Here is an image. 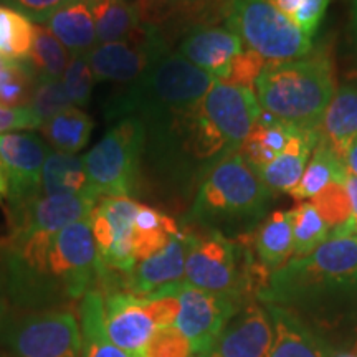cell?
Instances as JSON below:
<instances>
[{
	"mask_svg": "<svg viewBox=\"0 0 357 357\" xmlns=\"http://www.w3.org/2000/svg\"><path fill=\"white\" fill-rule=\"evenodd\" d=\"M83 2H89V0H83Z\"/></svg>",
	"mask_w": 357,
	"mask_h": 357,
	"instance_id": "obj_51",
	"label": "cell"
},
{
	"mask_svg": "<svg viewBox=\"0 0 357 357\" xmlns=\"http://www.w3.org/2000/svg\"><path fill=\"white\" fill-rule=\"evenodd\" d=\"M71 101L66 95L61 79H42L37 82L29 108L37 114L42 123H47L53 116L71 108Z\"/></svg>",
	"mask_w": 357,
	"mask_h": 357,
	"instance_id": "obj_36",
	"label": "cell"
},
{
	"mask_svg": "<svg viewBox=\"0 0 357 357\" xmlns=\"http://www.w3.org/2000/svg\"><path fill=\"white\" fill-rule=\"evenodd\" d=\"M349 29L352 45L357 52V0H349Z\"/></svg>",
	"mask_w": 357,
	"mask_h": 357,
	"instance_id": "obj_45",
	"label": "cell"
},
{
	"mask_svg": "<svg viewBox=\"0 0 357 357\" xmlns=\"http://www.w3.org/2000/svg\"><path fill=\"white\" fill-rule=\"evenodd\" d=\"M287 17L312 38L323 24L329 0H273Z\"/></svg>",
	"mask_w": 357,
	"mask_h": 357,
	"instance_id": "obj_38",
	"label": "cell"
},
{
	"mask_svg": "<svg viewBox=\"0 0 357 357\" xmlns=\"http://www.w3.org/2000/svg\"><path fill=\"white\" fill-rule=\"evenodd\" d=\"M337 357H356V356H352V354H341V356H337Z\"/></svg>",
	"mask_w": 357,
	"mask_h": 357,
	"instance_id": "obj_50",
	"label": "cell"
},
{
	"mask_svg": "<svg viewBox=\"0 0 357 357\" xmlns=\"http://www.w3.org/2000/svg\"><path fill=\"white\" fill-rule=\"evenodd\" d=\"M265 306L273 324L270 357H333L328 342L300 314L283 306Z\"/></svg>",
	"mask_w": 357,
	"mask_h": 357,
	"instance_id": "obj_19",
	"label": "cell"
},
{
	"mask_svg": "<svg viewBox=\"0 0 357 357\" xmlns=\"http://www.w3.org/2000/svg\"><path fill=\"white\" fill-rule=\"evenodd\" d=\"M356 236H357V235H356Z\"/></svg>",
	"mask_w": 357,
	"mask_h": 357,
	"instance_id": "obj_53",
	"label": "cell"
},
{
	"mask_svg": "<svg viewBox=\"0 0 357 357\" xmlns=\"http://www.w3.org/2000/svg\"><path fill=\"white\" fill-rule=\"evenodd\" d=\"M342 184H344L347 199H349V205H351V218L347 222H349L352 230H354V234L357 235V176L356 174L347 169Z\"/></svg>",
	"mask_w": 357,
	"mask_h": 357,
	"instance_id": "obj_44",
	"label": "cell"
},
{
	"mask_svg": "<svg viewBox=\"0 0 357 357\" xmlns=\"http://www.w3.org/2000/svg\"><path fill=\"white\" fill-rule=\"evenodd\" d=\"M245 50L242 40L229 26L200 25L185 33L177 53L222 83L236 56Z\"/></svg>",
	"mask_w": 357,
	"mask_h": 357,
	"instance_id": "obj_17",
	"label": "cell"
},
{
	"mask_svg": "<svg viewBox=\"0 0 357 357\" xmlns=\"http://www.w3.org/2000/svg\"><path fill=\"white\" fill-rule=\"evenodd\" d=\"M93 126L95 123L84 111L71 106L43 123L40 131L58 153L77 154L88 144Z\"/></svg>",
	"mask_w": 357,
	"mask_h": 357,
	"instance_id": "obj_29",
	"label": "cell"
},
{
	"mask_svg": "<svg viewBox=\"0 0 357 357\" xmlns=\"http://www.w3.org/2000/svg\"><path fill=\"white\" fill-rule=\"evenodd\" d=\"M42 124L43 123L29 106H25V108H3V106H0V134L40 129Z\"/></svg>",
	"mask_w": 357,
	"mask_h": 357,
	"instance_id": "obj_43",
	"label": "cell"
},
{
	"mask_svg": "<svg viewBox=\"0 0 357 357\" xmlns=\"http://www.w3.org/2000/svg\"><path fill=\"white\" fill-rule=\"evenodd\" d=\"M357 137V84L337 88L318 126V139L328 144L339 158L346 154Z\"/></svg>",
	"mask_w": 357,
	"mask_h": 357,
	"instance_id": "obj_21",
	"label": "cell"
},
{
	"mask_svg": "<svg viewBox=\"0 0 357 357\" xmlns=\"http://www.w3.org/2000/svg\"><path fill=\"white\" fill-rule=\"evenodd\" d=\"M294 132L296 128H293L291 124L268 113H261L260 119L240 147L238 154L247 160L253 171H258L283 153Z\"/></svg>",
	"mask_w": 357,
	"mask_h": 357,
	"instance_id": "obj_26",
	"label": "cell"
},
{
	"mask_svg": "<svg viewBox=\"0 0 357 357\" xmlns=\"http://www.w3.org/2000/svg\"><path fill=\"white\" fill-rule=\"evenodd\" d=\"M3 199H7V178L6 172H3L2 160H0V202H2Z\"/></svg>",
	"mask_w": 357,
	"mask_h": 357,
	"instance_id": "obj_47",
	"label": "cell"
},
{
	"mask_svg": "<svg viewBox=\"0 0 357 357\" xmlns=\"http://www.w3.org/2000/svg\"><path fill=\"white\" fill-rule=\"evenodd\" d=\"M177 234H181V229L172 217L149 205L139 204L134 218V253L137 263L166 247L169 240Z\"/></svg>",
	"mask_w": 357,
	"mask_h": 357,
	"instance_id": "obj_30",
	"label": "cell"
},
{
	"mask_svg": "<svg viewBox=\"0 0 357 357\" xmlns=\"http://www.w3.org/2000/svg\"><path fill=\"white\" fill-rule=\"evenodd\" d=\"M185 231L174 235L164 248L141 260L123 278V291L146 296L184 280Z\"/></svg>",
	"mask_w": 357,
	"mask_h": 357,
	"instance_id": "obj_18",
	"label": "cell"
},
{
	"mask_svg": "<svg viewBox=\"0 0 357 357\" xmlns=\"http://www.w3.org/2000/svg\"><path fill=\"white\" fill-rule=\"evenodd\" d=\"M167 50L159 29L144 24L136 38L100 43L86 56L96 82H113L126 86L139 79Z\"/></svg>",
	"mask_w": 357,
	"mask_h": 357,
	"instance_id": "obj_13",
	"label": "cell"
},
{
	"mask_svg": "<svg viewBox=\"0 0 357 357\" xmlns=\"http://www.w3.org/2000/svg\"><path fill=\"white\" fill-rule=\"evenodd\" d=\"M70 60L71 53L63 47V43L43 24H35L33 43L25 58V61L33 71L35 78L38 82H42V79H61Z\"/></svg>",
	"mask_w": 357,
	"mask_h": 357,
	"instance_id": "obj_31",
	"label": "cell"
},
{
	"mask_svg": "<svg viewBox=\"0 0 357 357\" xmlns=\"http://www.w3.org/2000/svg\"><path fill=\"white\" fill-rule=\"evenodd\" d=\"M273 324L265 305L250 301L240 307L205 354L197 357H270Z\"/></svg>",
	"mask_w": 357,
	"mask_h": 357,
	"instance_id": "obj_15",
	"label": "cell"
},
{
	"mask_svg": "<svg viewBox=\"0 0 357 357\" xmlns=\"http://www.w3.org/2000/svg\"><path fill=\"white\" fill-rule=\"evenodd\" d=\"M137 208L139 204L131 197H102L89 217L101 268L100 283L106 287V293L123 289V278L137 263L134 253Z\"/></svg>",
	"mask_w": 357,
	"mask_h": 357,
	"instance_id": "obj_10",
	"label": "cell"
},
{
	"mask_svg": "<svg viewBox=\"0 0 357 357\" xmlns=\"http://www.w3.org/2000/svg\"><path fill=\"white\" fill-rule=\"evenodd\" d=\"M347 166L346 160L339 155L328 144L318 139L314 151H312L307 166L298 182V185L289 192L293 199L305 202L319 194L324 187L333 182L344 181Z\"/></svg>",
	"mask_w": 357,
	"mask_h": 357,
	"instance_id": "obj_28",
	"label": "cell"
},
{
	"mask_svg": "<svg viewBox=\"0 0 357 357\" xmlns=\"http://www.w3.org/2000/svg\"><path fill=\"white\" fill-rule=\"evenodd\" d=\"M257 261L270 276L293 258L291 211H276L263 218L252 236Z\"/></svg>",
	"mask_w": 357,
	"mask_h": 357,
	"instance_id": "obj_22",
	"label": "cell"
},
{
	"mask_svg": "<svg viewBox=\"0 0 357 357\" xmlns=\"http://www.w3.org/2000/svg\"><path fill=\"white\" fill-rule=\"evenodd\" d=\"M82 357H131L111 341L105 326V298L100 289H91L79 301Z\"/></svg>",
	"mask_w": 357,
	"mask_h": 357,
	"instance_id": "obj_27",
	"label": "cell"
},
{
	"mask_svg": "<svg viewBox=\"0 0 357 357\" xmlns=\"http://www.w3.org/2000/svg\"><path fill=\"white\" fill-rule=\"evenodd\" d=\"M346 166L351 172H354L357 176V137L354 139V142H352L349 151H347L346 154Z\"/></svg>",
	"mask_w": 357,
	"mask_h": 357,
	"instance_id": "obj_46",
	"label": "cell"
},
{
	"mask_svg": "<svg viewBox=\"0 0 357 357\" xmlns=\"http://www.w3.org/2000/svg\"><path fill=\"white\" fill-rule=\"evenodd\" d=\"M261 113L253 91L215 83L197 105L153 131L154 142L164 153H184L189 162L205 167L207 174L238 153Z\"/></svg>",
	"mask_w": 357,
	"mask_h": 357,
	"instance_id": "obj_2",
	"label": "cell"
},
{
	"mask_svg": "<svg viewBox=\"0 0 357 357\" xmlns=\"http://www.w3.org/2000/svg\"><path fill=\"white\" fill-rule=\"evenodd\" d=\"M71 0H0L3 6L15 8L17 12L24 13L35 24H45L58 8H61Z\"/></svg>",
	"mask_w": 357,
	"mask_h": 357,
	"instance_id": "obj_42",
	"label": "cell"
},
{
	"mask_svg": "<svg viewBox=\"0 0 357 357\" xmlns=\"http://www.w3.org/2000/svg\"><path fill=\"white\" fill-rule=\"evenodd\" d=\"M337 91L334 63L328 50L266 63L255 83V96L263 113L301 131H316L326 108Z\"/></svg>",
	"mask_w": 357,
	"mask_h": 357,
	"instance_id": "obj_4",
	"label": "cell"
},
{
	"mask_svg": "<svg viewBox=\"0 0 357 357\" xmlns=\"http://www.w3.org/2000/svg\"><path fill=\"white\" fill-rule=\"evenodd\" d=\"M265 65L266 61L263 60L258 53L245 48V50L234 60L229 75H227V78L223 79L222 83L247 88L250 91L255 93L257 78L260 77L261 70L265 68Z\"/></svg>",
	"mask_w": 357,
	"mask_h": 357,
	"instance_id": "obj_40",
	"label": "cell"
},
{
	"mask_svg": "<svg viewBox=\"0 0 357 357\" xmlns=\"http://www.w3.org/2000/svg\"><path fill=\"white\" fill-rule=\"evenodd\" d=\"M310 202L318 208L323 220L328 223V227L331 230L344 225L351 218L349 199H347L342 182H333V184L324 187Z\"/></svg>",
	"mask_w": 357,
	"mask_h": 357,
	"instance_id": "obj_37",
	"label": "cell"
},
{
	"mask_svg": "<svg viewBox=\"0 0 357 357\" xmlns=\"http://www.w3.org/2000/svg\"><path fill=\"white\" fill-rule=\"evenodd\" d=\"M32 68L25 60H10L0 71V106L3 108H25L32 100L35 84Z\"/></svg>",
	"mask_w": 357,
	"mask_h": 357,
	"instance_id": "obj_34",
	"label": "cell"
},
{
	"mask_svg": "<svg viewBox=\"0 0 357 357\" xmlns=\"http://www.w3.org/2000/svg\"><path fill=\"white\" fill-rule=\"evenodd\" d=\"M195 357H197V356H195Z\"/></svg>",
	"mask_w": 357,
	"mask_h": 357,
	"instance_id": "obj_52",
	"label": "cell"
},
{
	"mask_svg": "<svg viewBox=\"0 0 357 357\" xmlns=\"http://www.w3.org/2000/svg\"><path fill=\"white\" fill-rule=\"evenodd\" d=\"M141 357H195L192 346L176 326L158 328L151 336Z\"/></svg>",
	"mask_w": 357,
	"mask_h": 357,
	"instance_id": "obj_39",
	"label": "cell"
},
{
	"mask_svg": "<svg viewBox=\"0 0 357 357\" xmlns=\"http://www.w3.org/2000/svg\"><path fill=\"white\" fill-rule=\"evenodd\" d=\"M48 147L32 132L0 134V160L7 178V199L15 213L40 197Z\"/></svg>",
	"mask_w": 357,
	"mask_h": 357,
	"instance_id": "obj_14",
	"label": "cell"
},
{
	"mask_svg": "<svg viewBox=\"0 0 357 357\" xmlns=\"http://www.w3.org/2000/svg\"><path fill=\"white\" fill-rule=\"evenodd\" d=\"M293 257H306L321 247L331 235V229L323 220L318 208L310 200L291 208Z\"/></svg>",
	"mask_w": 357,
	"mask_h": 357,
	"instance_id": "obj_32",
	"label": "cell"
},
{
	"mask_svg": "<svg viewBox=\"0 0 357 357\" xmlns=\"http://www.w3.org/2000/svg\"><path fill=\"white\" fill-rule=\"evenodd\" d=\"M215 83L177 52L167 50L139 79L109 98L105 111L108 119L134 116L146 129H155L197 105Z\"/></svg>",
	"mask_w": 357,
	"mask_h": 357,
	"instance_id": "obj_5",
	"label": "cell"
},
{
	"mask_svg": "<svg viewBox=\"0 0 357 357\" xmlns=\"http://www.w3.org/2000/svg\"><path fill=\"white\" fill-rule=\"evenodd\" d=\"M2 342L12 357H82L79 319L65 307L15 319L3 328Z\"/></svg>",
	"mask_w": 357,
	"mask_h": 357,
	"instance_id": "obj_11",
	"label": "cell"
},
{
	"mask_svg": "<svg viewBox=\"0 0 357 357\" xmlns=\"http://www.w3.org/2000/svg\"><path fill=\"white\" fill-rule=\"evenodd\" d=\"M146 128L139 118L119 119L84 155L89 187L98 199L131 197L139 182Z\"/></svg>",
	"mask_w": 357,
	"mask_h": 357,
	"instance_id": "obj_9",
	"label": "cell"
},
{
	"mask_svg": "<svg viewBox=\"0 0 357 357\" xmlns=\"http://www.w3.org/2000/svg\"><path fill=\"white\" fill-rule=\"evenodd\" d=\"M257 298L314 319L357 305V236L331 234L310 255L293 257L268 276Z\"/></svg>",
	"mask_w": 357,
	"mask_h": 357,
	"instance_id": "obj_3",
	"label": "cell"
},
{
	"mask_svg": "<svg viewBox=\"0 0 357 357\" xmlns=\"http://www.w3.org/2000/svg\"><path fill=\"white\" fill-rule=\"evenodd\" d=\"M197 2H200V0H137L136 3L139 7L142 24L158 29L160 22L171 17L177 8L192 6V3Z\"/></svg>",
	"mask_w": 357,
	"mask_h": 357,
	"instance_id": "obj_41",
	"label": "cell"
},
{
	"mask_svg": "<svg viewBox=\"0 0 357 357\" xmlns=\"http://www.w3.org/2000/svg\"><path fill=\"white\" fill-rule=\"evenodd\" d=\"M73 55H88L98 45L95 19L88 3L71 0L43 24Z\"/></svg>",
	"mask_w": 357,
	"mask_h": 357,
	"instance_id": "obj_23",
	"label": "cell"
},
{
	"mask_svg": "<svg viewBox=\"0 0 357 357\" xmlns=\"http://www.w3.org/2000/svg\"><path fill=\"white\" fill-rule=\"evenodd\" d=\"M8 61H10V60H8V58H6V56L0 55V71H2L3 68H6V66L8 65Z\"/></svg>",
	"mask_w": 357,
	"mask_h": 357,
	"instance_id": "obj_48",
	"label": "cell"
},
{
	"mask_svg": "<svg viewBox=\"0 0 357 357\" xmlns=\"http://www.w3.org/2000/svg\"><path fill=\"white\" fill-rule=\"evenodd\" d=\"M35 24L24 13L0 3V55L25 60L33 43Z\"/></svg>",
	"mask_w": 357,
	"mask_h": 357,
	"instance_id": "obj_33",
	"label": "cell"
},
{
	"mask_svg": "<svg viewBox=\"0 0 357 357\" xmlns=\"http://www.w3.org/2000/svg\"><path fill=\"white\" fill-rule=\"evenodd\" d=\"M225 26L266 63L296 60L312 50V38L298 29L273 0H227Z\"/></svg>",
	"mask_w": 357,
	"mask_h": 357,
	"instance_id": "obj_8",
	"label": "cell"
},
{
	"mask_svg": "<svg viewBox=\"0 0 357 357\" xmlns=\"http://www.w3.org/2000/svg\"><path fill=\"white\" fill-rule=\"evenodd\" d=\"M50 195H93L89 187L84 155L68 153H48L42 169L40 197ZM98 199V197H96Z\"/></svg>",
	"mask_w": 357,
	"mask_h": 357,
	"instance_id": "obj_24",
	"label": "cell"
},
{
	"mask_svg": "<svg viewBox=\"0 0 357 357\" xmlns=\"http://www.w3.org/2000/svg\"><path fill=\"white\" fill-rule=\"evenodd\" d=\"M178 300L176 328L189 339L194 356H202L213 346L229 319L240 306L229 298L199 289L187 281L164 287Z\"/></svg>",
	"mask_w": 357,
	"mask_h": 357,
	"instance_id": "obj_12",
	"label": "cell"
},
{
	"mask_svg": "<svg viewBox=\"0 0 357 357\" xmlns=\"http://www.w3.org/2000/svg\"><path fill=\"white\" fill-rule=\"evenodd\" d=\"M3 311V301H2V294H0V314H2Z\"/></svg>",
	"mask_w": 357,
	"mask_h": 357,
	"instance_id": "obj_49",
	"label": "cell"
},
{
	"mask_svg": "<svg viewBox=\"0 0 357 357\" xmlns=\"http://www.w3.org/2000/svg\"><path fill=\"white\" fill-rule=\"evenodd\" d=\"M271 199L273 192L236 153L205 174L192 204L189 222L220 234L225 230L247 234L263 222Z\"/></svg>",
	"mask_w": 357,
	"mask_h": 357,
	"instance_id": "obj_6",
	"label": "cell"
},
{
	"mask_svg": "<svg viewBox=\"0 0 357 357\" xmlns=\"http://www.w3.org/2000/svg\"><path fill=\"white\" fill-rule=\"evenodd\" d=\"M105 298V326L111 341L131 357L142 351L158 326L147 311L144 298L129 291H111Z\"/></svg>",
	"mask_w": 357,
	"mask_h": 357,
	"instance_id": "obj_16",
	"label": "cell"
},
{
	"mask_svg": "<svg viewBox=\"0 0 357 357\" xmlns=\"http://www.w3.org/2000/svg\"><path fill=\"white\" fill-rule=\"evenodd\" d=\"M89 217L60 231L13 230L0 242L8 293L17 305L60 310L98 289L101 268Z\"/></svg>",
	"mask_w": 357,
	"mask_h": 357,
	"instance_id": "obj_1",
	"label": "cell"
},
{
	"mask_svg": "<svg viewBox=\"0 0 357 357\" xmlns=\"http://www.w3.org/2000/svg\"><path fill=\"white\" fill-rule=\"evenodd\" d=\"M95 75L88 63L86 55H73L66 66L61 83L75 108H83L88 105L95 86Z\"/></svg>",
	"mask_w": 357,
	"mask_h": 357,
	"instance_id": "obj_35",
	"label": "cell"
},
{
	"mask_svg": "<svg viewBox=\"0 0 357 357\" xmlns=\"http://www.w3.org/2000/svg\"><path fill=\"white\" fill-rule=\"evenodd\" d=\"M185 231L184 281L204 291L220 294L240 307L265 287L268 275L257 261L247 235L229 238L217 230Z\"/></svg>",
	"mask_w": 357,
	"mask_h": 357,
	"instance_id": "obj_7",
	"label": "cell"
},
{
	"mask_svg": "<svg viewBox=\"0 0 357 357\" xmlns=\"http://www.w3.org/2000/svg\"><path fill=\"white\" fill-rule=\"evenodd\" d=\"M98 33V45L132 40L142 32L144 24L136 2L131 0H89Z\"/></svg>",
	"mask_w": 357,
	"mask_h": 357,
	"instance_id": "obj_25",
	"label": "cell"
},
{
	"mask_svg": "<svg viewBox=\"0 0 357 357\" xmlns=\"http://www.w3.org/2000/svg\"><path fill=\"white\" fill-rule=\"evenodd\" d=\"M316 144H318V129L316 131L296 129L283 153L255 172L271 192L289 194L300 182Z\"/></svg>",
	"mask_w": 357,
	"mask_h": 357,
	"instance_id": "obj_20",
	"label": "cell"
}]
</instances>
